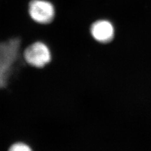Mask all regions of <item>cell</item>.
<instances>
[{"label":"cell","instance_id":"6da1fadb","mask_svg":"<svg viewBox=\"0 0 151 151\" xmlns=\"http://www.w3.org/2000/svg\"><path fill=\"white\" fill-rule=\"evenodd\" d=\"M25 44L20 36H12L0 40V89L6 88L17 65L22 59Z\"/></svg>","mask_w":151,"mask_h":151},{"label":"cell","instance_id":"7a4b0ae2","mask_svg":"<svg viewBox=\"0 0 151 151\" xmlns=\"http://www.w3.org/2000/svg\"><path fill=\"white\" fill-rule=\"evenodd\" d=\"M22 58L28 66L41 69L51 62L52 54L49 47L44 42L34 41L23 48Z\"/></svg>","mask_w":151,"mask_h":151},{"label":"cell","instance_id":"3957f363","mask_svg":"<svg viewBox=\"0 0 151 151\" xmlns=\"http://www.w3.org/2000/svg\"><path fill=\"white\" fill-rule=\"evenodd\" d=\"M27 13L33 22L40 25L49 24L55 15L54 5L47 0H30L27 4Z\"/></svg>","mask_w":151,"mask_h":151},{"label":"cell","instance_id":"277c9868","mask_svg":"<svg viewBox=\"0 0 151 151\" xmlns=\"http://www.w3.org/2000/svg\"><path fill=\"white\" fill-rule=\"evenodd\" d=\"M91 33L96 40L101 43H108L114 37V28L110 22L99 20L92 25Z\"/></svg>","mask_w":151,"mask_h":151},{"label":"cell","instance_id":"5b68a950","mask_svg":"<svg viewBox=\"0 0 151 151\" xmlns=\"http://www.w3.org/2000/svg\"><path fill=\"white\" fill-rule=\"evenodd\" d=\"M7 151H34L32 146L26 142L22 140L16 141L12 143Z\"/></svg>","mask_w":151,"mask_h":151}]
</instances>
